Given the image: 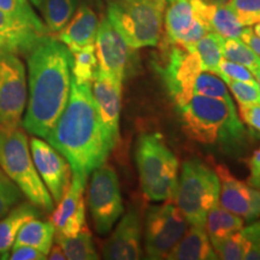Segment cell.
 Returning a JSON list of instances; mask_svg holds the SVG:
<instances>
[{
  "mask_svg": "<svg viewBox=\"0 0 260 260\" xmlns=\"http://www.w3.org/2000/svg\"><path fill=\"white\" fill-rule=\"evenodd\" d=\"M73 53L56 38L45 37L28 52V99L22 125L29 134L47 139L71 89Z\"/></svg>",
  "mask_w": 260,
  "mask_h": 260,
  "instance_id": "obj_1",
  "label": "cell"
},
{
  "mask_svg": "<svg viewBox=\"0 0 260 260\" xmlns=\"http://www.w3.org/2000/svg\"><path fill=\"white\" fill-rule=\"evenodd\" d=\"M46 140L69 161L73 174L86 180L105 164L113 147L98 113L92 83H79L71 76L69 100Z\"/></svg>",
  "mask_w": 260,
  "mask_h": 260,
  "instance_id": "obj_2",
  "label": "cell"
},
{
  "mask_svg": "<svg viewBox=\"0 0 260 260\" xmlns=\"http://www.w3.org/2000/svg\"><path fill=\"white\" fill-rule=\"evenodd\" d=\"M184 134L193 141L234 151L243 145L246 129L233 99L193 95L177 106Z\"/></svg>",
  "mask_w": 260,
  "mask_h": 260,
  "instance_id": "obj_3",
  "label": "cell"
},
{
  "mask_svg": "<svg viewBox=\"0 0 260 260\" xmlns=\"http://www.w3.org/2000/svg\"><path fill=\"white\" fill-rule=\"evenodd\" d=\"M0 168L28 201L51 212L54 201L32 160L27 133L21 126H0Z\"/></svg>",
  "mask_w": 260,
  "mask_h": 260,
  "instance_id": "obj_4",
  "label": "cell"
},
{
  "mask_svg": "<svg viewBox=\"0 0 260 260\" xmlns=\"http://www.w3.org/2000/svg\"><path fill=\"white\" fill-rule=\"evenodd\" d=\"M142 193L151 201L172 200L178 181V160L160 134H144L136 145Z\"/></svg>",
  "mask_w": 260,
  "mask_h": 260,
  "instance_id": "obj_5",
  "label": "cell"
},
{
  "mask_svg": "<svg viewBox=\"0 0 260 260\" xmlns=\"http://www.w3.org/2000/svg\"><path fill=\"white\" fill-rule=\"evenodd\" d=\"M164 0H111L107 18L133 50L158 46Z\"/></svg>",
  "mask_w": 260,
  "mask_h": 260,
  "instance_id": "obj_6",
  "label": "cell"
},
{
  "mask_svg": "<svg viewBox=\"0 0 260 260\" xmlns=\"http://www.w3.org/2000/svg\"><path fill=\"white\" fill-rule=\"evenodd\" d=\"M220 182L216 170L199 159L182 165L174 199L190 225L205 226L209 211L219 203Z\"/></svg>",
  "mask_w": 260,
  "mask_h": 260,
  "instance_id": "obj_7",
  "label": "cell"
},
{
  "mask_svg": "<svg viewBox=\"0 0 260 260\" xmlns=\"http://www.w3.org/2000/svg\"><path fill=\"white\" fill-rule=\"evenodd\" d=\"M87 201L95 232L109 234L124 211L118 176L111 165L103 164L92 172Z\"/></svg>",
  "mask_w": 260,
  "mask_h": 260,
  "instance_id": "obj_8",
  "label": "cell"
},
{
  "mask_svg": "<svg viewBox=\"0 0 260 260\" xmlns=\"http://www.w3.org/2000/svg\"><path fill=\"white\" fill-rule=\"evenodd\" d=\"M184 214L172 201L152 206L146 217L145 249L148 259H165L189 228Z\"/></svg>",
  "mask_w": 260,
  "mask_h": 260,
  "instance_id": "obj_9",
  "label": "cell"
},
{
  "mask_svg": "<svg viewBox=\"0 0 260 260\" xmlns=\"http://www.w3.org/2000/svg\"><path fill=\"white\" fill-rule=\"evenodd\" d=\"M170 44L171 47L157 65V71L169 95L180 106L193 96L194 82L203 71V65L195 51L178 44Z\"/></svg>",
  "mask_w": 260,
  "mask_h": 260,
  "instance_id": "obj_10",
  "label": "cell"
},
{
  "mask_svg": "<svg viewBox=\"0 0 260 260\" xmlns=\"http://www.w3.org/2000/svg\"><path fill=\"white\" fill-rule=\"evenodd\" d=\"M28 99L23 61L14 53H0V126H21Z\"/></svg>",
  "mask_w": 260,
  "mask_h": 260,
  "instance_id": "obj_11",
  "label": "cell"
},
{
  "mask_svg": "<svg viewBox=\"0 0 260 260\" xmlns=\"http://www.w3.org/2000/svg\"><path fill=\"white\" fill-rule=\"evenodd\" d=\"M30 152L42 182L58 204L71 183L73 170L69 161L53 146L38 136L30 140Z\"/></svg>",
  "mask_w": 260,
  "mask_h": 260,
  "instance_id": "obj_12",
  "label": "cell"
},
{
  "mask_svg": "<svg viewBox=\"0 0 260 260\" xmlns=\"http://www.w3.org/2000/svg\"><path fill=\"white\" fill-rule=\"evenodd\" d=\"M162 24L168 41L193 51L194 45L210 31L195 15L189 0H164Z\"/></svg>",
  "mask_w": 260,
  "mask_h": 260,
  "instance_id": "obj_13",
  "label": "cell"
},
{
  "mask_svg": "<svg viewBox=\"0 0 260 260\" xmlns=\"http://www.w3.org/2000/svg\"><path fill=\"white\" fill-rule=\"evenodd\" d=\"M122 80L106 71L98 70L92 82V93L98 113L115 148L119 139V117L122 106Z\"/></svg>",
  "mask_w": 260,
  "mask_h": 260,
  "instance_id": "obj_14",
  "label": "cell"
},
{
  "mask_svg": "<svg viewBox=\"0 0 260 260\" xmlns=\"http://www.w3.org/2000/svg\"><path fill=\"white\" fill-rule=\"evenodd\" d=\"M216 172L220 182L219 204L224 209L246 220L260 218V188L240 181L225 165H217Z\"/></svg>",
  "mask_w": 260,
  "mask_h": 260,
  "instance_id": "obj_15",
  "label": "cell"
},
{
  "mask_svg": "<svg viewBox=\"0 0 260 260\" xmlns=\"http://www.w3.org/2000/svg\"><path fill=\"white\" fill-rule=\"evenodd\" d=\"M94 47L99 69L124 80L129 63V46L107 17L99 23Z\"/></svg>",
  "mask_w": 260,
  "mask_h": 260,
  "instance_id": "obj_16",
  "label": "cell"
},
{
  "mask_svg": "<svg viewBox=\"0 0 260 260\" xmlns=\"http://www.w3.org/2000/svg\"><path fill=\"white\" fill-rule=\"evenodd\" d=\"M86 178L73 174L71 183L58 207L51 214L50 222L56 228V232L65 236H75L86 226V204L84 188Z\"/></svg>",
  "mask_w": 260,
  "mask_h": 260,
  "instance_id": "obj_17",
  "label": "cell"
},
{
  "mask_svg": "<svg viewBox=\"0 0 260 260\" xmlns=\"http://www.w3.org/2000/svg\"><path fill=\"white\" fill-rule=\"evenodd\" d=\"M142 220L138 209L125 213L115 232L103 246V258L109 260H136L142 255Z\"/></svg>",
  "mask_w": 260,
  "mask_h": 260,
  "instance_id": "obj_18",
  "label": "cell"
},
{
  "mask_svg": "<svg viewBox=\"0 0 260 260\" xmlns=\"http://www.w3.org/2000/svg\"><path fill=\"white\" fill-rule=\"evenodd\" d=\"M195 15L210 31H216L224 39H240L245 25L228 5L212 0H189Z\"/></svg>",
  "mask_w": 260,
  "mask_h": 260,
  "instance_id": "obj_19",
  "label": "cell"
},
{
  "mask_svg": "<svg viewBox=\"0 0 260 260\" xmlns=\"http://www.w3.org/2000/svg\"><path fill=\"white\" fill-rule=\"evenodd\" d=\"M99 19L93 9L82 5L76 10L65 27L58 32V40L67 45L70 52L93 45L95 41Z\"/></svg>",
  "mask_w": 260,
  "mask_h": 260,
  "instance_id": "obj_20",
  "label": "cell"
},
{
  "mask_svg": "<svg viewBox=\"0 0 260 260\" xmlns=\"http://www.w3.org/2000/svg\"><path fill=\"white\" fill-rule=\"evenodd\" d=\"M42 38L0 10V53L28 54Z\"/></svg>",
  "mask_w": 260,
  "mask_h": 260,
  "instance_id": "obj_21",
  "label": "cell"
},
{
  "mask_svg": "<svg viewBox=\"0 0 260 260\" xmlns=\"http://www.w3.org/2000/svg\"><path fill=\"white\" fill-rule=\"evenodd\" d=\"M165 259L216 260L218 259V255L213 249L205 226L190 225Z\"/></svg>",
  "mask_w": 260,
  "mask_h": 260,
  "instance_id": "obj_22",
  "label": "cell"
},
{
  "mask_svg": "<svg viewBox=\"0 0 260 260\" xmlns=\"http://www.w3.org/2000/svg\"><path fill=\"white\" fill-rule=\"evenodd\" d=\"M40 209L30 201L17 204L3 218H0V259H9L21 228L28 220L40 218Z\"/></svg>",
  "mask_w": 260,
  "mask_h": 260,
  "instance_id": "obj_23",
  "label": "cell"
},
{
  "mask_svg": "<svg viewBox=\"0 0 260 260\" xmlns=\"http://www.w3.org/2000/svg\"><path fill=\"white\" fill-rule=\"evenodd\" d=\"M54 235L56 228L51 222L32 218L21 228L14 246H31L47 255L54 242Z\"/></svg>",
  "mask_w": 260,
  "mask_h": 260,
  "instance_id": "obj_24",
  "label": "cell"
},
{
  "mask_svg": "<svg viewBox=\"0 0 260 260\" xmlns=\"http://www.w3.org/2000/svg\"><path fill=\"white\" fill-rule=\"evenodd\" d=\"M243 228V218L230 212L219 203L209 211L205 222V229L210 241L224 239V237L240 232Z\"/></svg>",
  "mask_w": 260,
  "mask_h": 260,
  "instance_id": "obj_25",
  "label": "cell"
},
{
  "mask_svg": "<svg viewBox=\"0 0 260 260\" xmlns=\"http://www.w3.org/2000/svg\"><path fill=\"white\" fill-rule=\"evenodd\" d=\"M54 241L61 247L65 256L69 260L99 259L93 243L92 234L87 225L75 236H65L56 232Z\"/></svg>",
  "mask_w": 260,
  "mask_h": 260,
  "instance_id": "obj_26",
  "label": "cell"
},
{
  "mask_svg": "<svg viewBox=\"0 0 260 260\" xmlns=\"http://www.w3.org/2000/svg\"><path fill=\"white\" fill-rule=\"evenodd\" d=\"M224 40L225 39L216 31H207L194 45L193 51L199 56L203 70L218 75L220 60L223 59Z\"/></svg>",
  "mask_w": 260,
  "mask_h": 260,
  "instance_id": "obj_27",
  "label": "cell"
},
{
  "mask_svg": "<svg viewBox=\"0 0 260 260\" xmlns=\"http://www.w3.org/2000/svg\"><path fill=\"white\" fill-rule=\"evenodd\" d=\"M77 5L79 0H44L40 10L48 31L59 32L69 23Z\"/></svg>",
  "mask_w": 260,
  "mask_h": 260,
  "instance_id": "obj_28",
  "label": "cell"
},
{
  "mask_svg": "<svg viewBox=\"0 0 260 260\" xmlns=\"http://www.w3.org/2000/svg\"><path fill=\"white\" fill-rule=\"evenodd\" d=\"M0 10L19 23L46 37L48 29L32 9L30 0H0Z\"/></svg>",
  "mask_w": 260,
  "mask_h": 260,
  "instance_id": "obj_29",
  "label": "cell"
},
{
  "mask_svg": "<svg viewBox=\"0 0 260 260\" xmlns=\"http://www.w3.org/2000/svg\"><path fill=\"white\" fill-rule=\"evenodd\" d=\"M71 53H73V67H71L73 79L79 83H92L99 70L94 44Z\"/></svg>",
  "mask_w": 260,
  "mask_h": 260,
  "instance_id": "obj_30",
  "label": "cell"
},
{
  "mask_svg": "<svg viewBox=\"0 0 260 260\" xmlns=\"http://www.w3.org/2000/svg\"><path fill=\"white\" fill-rule=\"evenodd\" d=\"M223 58L243 65L253 75L260 69V57L241 39H225L224 40Z\"/></svg>",
  "mask_w": 260,
  "mask_h": 260,
  "instance_id": "obj_31",
  "label": "cell"
},
{
  "mask_svg": "<svg viewBox=\"0 0 260 260\" xmlns=\"http://www.w3.org/2000/svg\"><path fill=\"white\" fill-rule=\"evenodd\" d=\"M193 95H203L217 99H230V94L226 89V84L218 75L203 70L198 75L194 82Z\"/></svg>",
  "mask_w": 260,
  "mask_h": 260,
  "instance_id": "obj_32",
  "label": "cell"
},
{
  "mask_svg": "<svg viewBox=\"0 0 260 260\" xmlns=\"http://www.w3.org/2000/svg\"><path fill=\"white\" fill-rule=\"evenodd\" d=\"M247 239L241 230L224 239L211 241L218 259L223 260H241L245 254Z\"/></svg>",
  "mask_w": 260,
  "mask_h": 260,
  "instance_id": "obj_33",
  "label": "cell"
},
{
  "mask_svg": "<svg viewBox=\"0 0 260 260\" xmlns=\"http://www.w3.org/2000/svg\"><path fill=\"white\" fill-rule=\"evenodd\" d=\"M22 195L21 189L0 168V218L21 201Z\"/></svg>",
  "mask_w": 260,
  "mask_h": 260,
  "instance_id": "obj_34",
  "label": "cell"
},
{
  "mask_svg": "<svg viewBox=\"0 0 260 260\" xmlns=\"http://www.w3.org/2000/svg\"><path fill=\"white\" fill-rule=\"evenodd\" d=\"M226 5L245 27L260 21V0H228Z\"/></svg>",
  "mask_w": 260,
  "mask_h": 260,
  "instance_id": "obj_35",
  "label": "cell"
},
{
  "mask_svg": "<svg viewBox=\"0 0 260 260\" xmlns=\"http://www.w3.org/2000/svg\"><path fill=\"white\" fill-rule=\"evenodd\" d=\"M225 84L229 87L230 92L234 94V98L239 106L260 104V86L258 83L240 82V81H225Z\"/></svg>",
  "mask_w": 260,
  "mask_h": 260,
  "instance_id": "obj_36",
  "label": "cell"
},
{
  "mask_svg": "<svg viewBox=\"0 0 260 260\" xmlns=\"http://www.w3.org/2000/svg\"><path fill=\"white\" fill-rule=\"evenodd\" d=\"M218 76L224 82L225 81H240V82H249V83H258L256 82L254 75L251 71L243 67L241 64H237L235 61L228 60L223 58L219 64Z\"/></svg>",
  "mask_w": 260,
  "mask_h": 260,
  "instance_id": "obj_37",
  "label": "cell"
},
{
  "mask_svg": "<svg viewBox=\"0 0 260 260\" xmlns=\"http://www.w3.org/2000/svg\"><path fill=\"white\" fill-rule=\"evenodd\" d=\"M240 116L255 136H260V104L240 106Z\"/></svg>",
  "mask_w": 260,
  "mask_h": 260,
  "instance_id": "obj_38",
  "label": "cell"
},
{
  "mask_svg": "<svg viewBox=\"0 0 260 260\" xmlns=\"http://www.w3.org/2000/svg\"><path fill=\"white\" fill-rule=\"evenodd\" d=\"M9 259L11 260H45L47 255L31 246H12Z\"/></svg>",
  "mask_w": 260,
  "mask_h": 260,
  "instance_id": "obj_39",
  "label": "cell"
},
{
  "mask_svg": "<svg viewBox=\"0 0 260 260\" xmlns=\"http://www.w3.org/2000/svg\"><path fill=\"white\" fill-rule=\"evenodd\" d=\"M240 39L260 57V21L243 29Z\"/></svg>",
  "mask_w": 260,
  "mask_h": 260,
  "instance_id": "obj_40",
  "label": "cell"
},
{
  "mask_svg": "<svg viewBox=\"0 0 260 260\" xmlns=\"http://www.w3.org/2000/svg\"><path fill=\"white\" fill-rule=\"evenodd\" d=\"M248 169L249 176L247 180L248 184L254 188H260V147L249 158Z\"/></svg>",
  "mask_w": 260,
  "mask_h": 260,
  "instance_id": "obj_41",
  "label": "cell"
},
{
  "mask_svg": "<svg viewBox=\"0 0 260 260\" xmlns=\"http://www.w3.org/2000/svg\"><path fill=\"white\" fill-rule=\"evenodd\" d=\"M241 232L249 241H252L260 249V219L251 225L242 228Z\"/></svg>",
  "mask_w": 260,
  "mask_h": 260,
  "instance_id": "obj_42",
  "label": "cell"
},
{
  "mask_svg": "<svg viewBox=\"0 0 260 260\" xmlns=\"http://www.w3.org/2000/svg\"><path fill=\"white\" fill-rule=\"evenodd\" d=\"M243 259L245 260H260V249L252 241H249L248 239H247V242H246Z\"/></svg>",
  "mask_w": 260,
  "mask_h": 260,
  "instance_id": "obj_43",
  "label": "cell"
},
{
  "mask_svg": "<svg viewBox=\"0 0 260 260\" xmlns=\"http://www.w3.org/2000/svg\"><path fill=\"white\" fill-rule=\"evenodd\" d=\"M47 258L51 260H65L67 256H65L61 247L58 243H56V245H52L50 252L47 254Z\"/></svg>",
  "mask_w": 260,
  "mask_h": 260,
  "instance_id": "obj_44",
  "label": "cell"
},
{
  "mask_svg": "<svg viewBox=\"0 0 260 260\" xmlns=\"http://www.w3.org/2000/svg\"><path fill=\"white\" fill-rule=\"evenodd\" d=\"M30 3L32 5L35 6V8H38V9H41V6H42V3H44V0H30Z\"/></svg>",
  "mask_w": 260,
  "mask_h": 260,
  "instance_id": "obj_45",
  "label": "cell"
},
{
  "mask_svg": "<svg viewBox=\"0 0 260 260\" xmlns=\"http://www.w3.org/2000/svg\"><path fill=\"white\" fill-rule=\"evenodd\" d=\"M254 77H255V80H256V82H258V84L260 86V69L256 71V73L254 74Z\"/></svg>",
  "mask_w": 260,
  "mask_h": 260,
  "instance_id": "obj_46",
  "label": "cell"
},
{
  "mask_svg": "<svg viewBox=\"0 0 260 260\" xmlns=\"http://www.w3.org/2000/svg\"><path fill=\"white\" fill-rule=\"evenodd\" d=\"M212 2H216V3H222V4H224V3H226L228 0H212Z\"/></svg>",
  "mask_w": 260,
  "mask_h": 260,
  "instance_id": "obj_47",
  "label": "cell"
}]
</instances>
